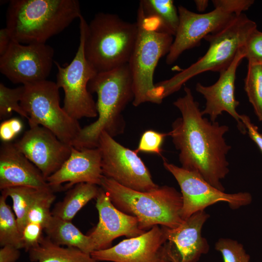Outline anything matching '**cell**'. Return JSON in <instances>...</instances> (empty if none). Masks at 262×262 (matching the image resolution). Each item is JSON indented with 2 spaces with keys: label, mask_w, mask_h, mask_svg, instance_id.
<instances>
[{
  "label": "cell",
  "mask_w": 262,
  "mask_h": 262,
  "mask_svg": "<svg viewBox=\"0 0 262 262\" xmlns=\"http://www.w3.org/2000/svg\"><path fill=\"white\" fill-rule=\"evenodd\" d=\"M12 40L6 28L1 29L0 30V56L6 52Z\"/></svg>",
  "instance_id": "cell-38"
},
{
  "label": "cell",
  "mask_w": 262,
  "mask_h": 262,
  "mask_svg": "<svg viewBox=\"0 0 262 262\" xmlns=\"http://www.w3.org/2000/svg\"><path fill=\"white\" fill-rule=\"evenodd\" d=\"M196 9L199 12L204 11L208 6L209 1L207 0H196L194 1Z\"/></svg>",
  "instance_id": "cell-39"
},
{
  "label": "cell",
  "mask_w": 262,
  "mask_h": 262,
  "mask_svg": "<svg viewBox=\"0 0 262 262\" xmlns=\"http://www.w3.org/2000/svg\"><path fill=\"white\" fill-rule=\"evenodd\" d=\"M82 16L77 0H11L5 27L13 41L46 43Z\"/></svg>",
  "instance_id": "cell-3"
},
{
  "label": "cell",
  "mask_w": 262,
  "mask_h": 262,
  "mask_svg": "<svg viewBox=\"0 0 262 262\" xmlns=\"http://www.w3.org/2000/svg\"><path fill=\"white\" fill-rule=\"evenodd\" d=\"M23 86L20 105L28 116L29 126L45 127L73 147L82 128L60 106L56 82L46 80Z\"/></svg>",
  "instance_id": "cell-8"
},
{
  "label": "cell",
  "mask_w": 262,
  "mask_h": 262,
  "mask_svg": "<svg viewBox=\"0 0 262 262\" xmlns=\"http://www.w3.org/2000/svg\"><path fill=\"white\" fill-rule=\"evenodd\" d=\"M38 189L28 186H16L5 188L1 195L10 196L19 230L22 231L27 224L28 213Z\"/></svg>",
  "instance_id": "cell-26"
},
{
  "label": "cell",
  "mask_w": 262,
  "mask_h": 262,
  "mask_svg": "<svg viewBox=\"0 0 262 262\" xmlns=\"http://www.w3.org/2000/svg\"><path fill=\"white\" fill-rule=\"evenodd\" d=\"M51 188L38 189L30 207L27 223L41 225L44 229L52 216L51 206L56 196Z\"/></svg>",
  "instance_id": "cell-28"
},
{
  "label": "cell",
  "mask_w": 262,
  "mask_h": 262,
  "mask_svg": "<svg viewBox=\"0 0 262 262\" xmlns=\"http://www.w3.org/2000/svg\"><path fill=\"white\" fill-rule=\"evenodd\" d=\"M43 230L44 228L39 224L33 222L27 223L22 233L24 249L27 252L39 244L43 236Z\"/></svg>",
  "instance_id": "cell-33"
},
{
  "label": "cell",
  "mask_w": 262,
  "mask_h": 262,
  "mask_svg": "<svg viewBox=\"0 0 262 262\" xmlns=\"http://www.w3.org/2000/svg\"><path fill=\"white\" fill-rule=\"evenodd\" d=\"M14 144L47 179L57 171L69 157L72 147L41 126L30 127Z\"/></svg>",
  "instance_id": "cell-15"
},
{
  "label": "cell",
  "mask_w": 262,
  "mask_h": 262,
  "mask_svg": "<svg viewBox=\"0 0 262 262\" xmlns=\"http://www.w3.org/2000/svg\"><path fill=\"white\" fill-rule=\"evenodd\" d=\"M138 32L128 64L131 73L135 107L145 102L156 103L153 77L160 59L168 53L173 36L159 31L145 15L139 4L137 21Z\"/></svg>",
  "instance_id": "cell-7"
},
{
  "label": "cell",
  "mask_w": 262,
  "mask_h": 262,
  "mask_svg": "<svg viewBox=\"0 0 262 262\" xmlns=\"http://www.w3.org/2000/svg\"><path fill=\"white\" fill-rule=\"evenodd\" d=\"M256 29V23L242 13L222 29L206 36L204 39L209 42V47L202 57L169 79L155 84L158 104L197 75L208 71L220 72L227 68Z\"/></svg>",
  "instance_id": "cell-5"
},
{
  "label": "cell",
  "mask_w": 262,
  "mask_h": 262,
  "mask_svg": "<svg viewBox=\"0 0 262 262\" xmlns=\"http://www.w3.org/2000/svg\"><path fill=\"white\" fill-rule=\"evenodd\" d=\"M98 147L104 177L137 191L149 192L159 186L135 150L122 146L105 131L99 136Z\"/></svg>",
  "instance_id": "cell-10"
},
{
  "label": "cell",
  "mask_w": 262,
  "mask_h": 262,
  "mask_svg": "<svg viewBox=\"0 0 262 262\" xmlns=\"http://www.w3.org/2000/svg\"><path fill=\"white\" fill-rule=\"evenodd\" d=\"M248 62L262 65V32L256 29L249 36L244 47Z\"/></svg>",
  "instance_id": "cell-32"
},
{
  "label": "cell",
  "mask_w": 262,
  "mask_h": 262,
  "mask_svg": "<svg viewBox=\"0 0 262 262\" xmlns=\"http://www.w3.org/2000/svg\"><path fill=\"white\" fill-rule=\"evenodd\" d=\"M166 242L164 227L156 225L109 248L94 251L91 255L99 262H170Z\"/></svg>",
  "instance_id": "cell-14"
},
{
  "label": "cell",
  "mask_w": 262,
  "mask_h": 262,
  "mask_svg": "<svg viewBox=\"0 0 262 262\" xmlns=\"http://www.w3.org/2000/svg\"><path fill=\"white\" fill-rule=\"evenodd\" d=\"M240 118L244 124L249 136L262 152V133L259 131L258 127L252 123L249 117L246 115H240Z\"/></svg>",
  "instance_id": "cell-36"
},
{
  "label": "cell",
  "mask_w": 262,
  "mask_h": 262,
  "mask_svg": "<svg viewBox=\"0 0 262 262\" xmlns=\"http://www.w3.org/2000/svg\"><path fill=\"white\" fill-rule=\"evenodd\" d=\"M215 248L221 253L223 262H250L243 246L236 240L220 238L215 243Z\"/></svg>",
  "instance_id": "cell-30"
},
{
  "label": "cell",
  "mask_w": 262,
  "mask_h": 262,
  "mask_svg": "<svg viewBox=\"0 0 262 262\" xmlns=\"http://www.w3.org/2000/svg\"><path fill=\"white\" fill-rule=\"evenodd\" d=\"M16 186L51 188L41 172L14 143L2 142L0 147V189Z\"/></svg>",
  "instance_id": "cell-20"
},
{
  "label": "cell",
  "mask_w": 262,
  "mask_h": 262,
  "mask_svg": "<svg viewBox=\"0 0 262 262\" xmlns=\"http://www.w3.org/2000/svg\"><path fill=\"white\" fill-rule=\"evenodd\" d=\"M79 19L80 43L74 58L64 67L54 61L58 69L56 83L63 89L65 94L63 108L77 120L98 117L96 103L88 88L89 82L97 72L87 60L84 53L88 23L82 16Z\"/></svg>",
  "instance_id": "cell-9"
},
{
  "label": "cell",
  "mask_w": 262,
  "mask_h": 262,
  "mask_svg": "<svg viewBox=\"0 0 262 262\" xmlns=\"http://www.w3.org/2000/svg\"><path fill=\"white\" fill-rule=\"evenodd\" d=\"M23 124L17 118H12L0 125V138L2 142H10L23 129Z\"/></svg>",
  "instance_id": "cell-35"
},
{
  "label": "cell",
  "mask_w": 262,
  "mask_h": 262,
  "mask_svg": "<svg viewBox=\"0 0 262 262\" xmlns=\"http://www.w3.org/2000/svg\"><path fill=\"white\" fill-rule=\"evenodd\" d=\"M100 186L116 208L137 218L140 228L145 231L156 225L176 228L184 221L181 216V194L173 187L164 185L140 192L104 176Z\"/></svg>",
  "instance_id": "cell-4"
},
{
  "label": "cell",
  "mask_w": 262,
  "mask_h": 262,
  "mask_svg": "<svg viewBox=\"0 0 262 262\" xmlns=\"http://www.w3.org/2000/svg\"><path fill=\"white\" fill-rule=\"evenodd\" d=\"M178 10L179 25L165 59L169 65L184 51L198 45L206 36L225 27L237 16L219 8L205 14H197L180 5Z\"/></svg>",
  "instance_id": "cell-13"
},
{
  "label": "cell",
  "mask_w": 262,
  "mask_h": 262,
  "mask_svg": "<svg viewBox=\"0 0 262 262\" xmlns=\"http://www.w3.org/2000/svg\"><path fill=\"white\" fill-rule=\"evenodd\" d=\"M53 49L46 43L22 44L12 40L0 56V71L14 83L46 80L54 61Z\"/></svg>",
  "instance_id": "cell-12"
},
{
  "label": "cell",
  "mask_w": 262,
  "mask_h": 262,
  "mask_svg": "<svg viewBox=\"0 0 262 262\" xmlns=\"http://www.w3.org/2000/svg\"><path fill=\"white\" fill-rule=\"evenodd\" d=\"M245 57L243 47L239 50L230 65L219 72V79L215 83L207 86L198 82L196 86V91L206 99L202 115H209L210 121L215 122L219 115L226 112L236 120L237 128L243 134H246L247 131L236 111L239 102L235 99L234 90L236 70Z\"/></svg>",
  "instance_id": "cell-16"
},
{
  "label": "cell",
  "mask_w": 262,
  "mask_h": 262,
  "mask_svg": "<svg viewBox=\"0 0 262 262\" xmlns=\"http://www.w3.org/2000/svg\"><path fill=\"white\" fill-rule=\"evenodd\" d=\"M89 91L97 95V119L82 128L73 147L78 149L98 147L100 134L114 137L122 134L125 122L122 112L133 101L131 73L128 63L113 70L97 73L90 81Z\"/></svg>",
  "instance_id": "cell-2"
},
{
  "label": "cell",
  "mask_w": 262,
  "mask_h": 262,
  "mask_svg": "<svg viewBox=\"0 0 262 262\" xmlns=\"http://www.w3.org/2000/svg\"><path fill=\"white\" fill-rule=\"evenodd\" d=\"M136 22L122 19L114 14L97 13L87 24L85 57L97 73L128 64L137 39Z\"/></svg>",
  "instance_id": "cell-6"
},
{
  "label": "cell",
  "mask_w": 262,
  "mask_h": 262,
  "mask_svg": "<svg viewBox=\"0 0 262 262\" xmlns=\"http://www.w3.org/2000/svg\"><path fill=\"white\" fill-rule=\"evenodd\" d=\"M209 217L205 211H199L176 228L163 226L170 262H197L208 252L210 246L201 231Z\"/></svg>",
  "instance_id": "cell-18"
},
{
  "label": "cell",
  "mask_w": 262,
  "mask_h": 262,
  "mask_svg": "<svg viewBox=\"0 0 262 262\" xmlns=\"http://www.w3.org/2000/svg\"><path fill=\"white\" fill-rule=\"evenodd\" d=\"M163 165L174 176L180 188L183 200L181 216L183 220L218 202H226L231 209L235 210L250 204L252 201V196L248 192L226 193L211 185L195 172L164 159Z\"/></svg>",
  "instance_id": "cell-11"
},
{
  "label": "cell",
  "mask_w": 262,
  "mask_h": 262,
  "mask_svg": "<svg viewBox=\"0 0 262 262\" xmlns=\"http://www.w3.org/2000/svg\"><path fill=\"white\" fill-rule=\"evenodd\" d=\"M245 90L259 121H262V66L248 62Z\"/></svg>",
  "instance_id": "cell-27"
},
{
  "label": "cell",
  "mask_w": 262,
  "mask_h": 262,
  "mask_svg": "<svg viewBox=\"0 0 262 262\" xmlns=\"http://www.w3.org/2000/svg\"><path fill=\"white\" fill-rule=\"evenodd\" d=\"M33 262H99L91 254L71 246L63 247L42 236L39 244L28 251Z\"/></svg>",
  "instance_id": "cell-22"
},
{
  "label": "cell",
  "mask_w": 262,
  "mask_h": 262,
  "mask_svg": "<svg viewBox=\"0 0 262 262\" xmlns=\"http://www.w3.org/2000/svg\"><path fill=\"white\" fill-rule=\"evenodd\" d=\"M167 135V133L147 130L141 135L138 147L135 150L137 153H150L161 156L164 139Z\"/></svg>",
  "instance_id": "cell-31"
},
{
  "label": "cell",
  "mask_w": 262,
  "mask_h": 262,
  "mask_svg": "<svg viewBox=\"0 0 262 262\" xmlns=\"http://www.w3.org/2000/svg\"><path fill=\"white\" fill-rule=\"evenodd\" d=\"M24 86L11 88L0 83V118L10 116L15 112L27 120L28 116L20 105V101L24 92Z\"/></svg>",
  "instance_id": "cell-29"
},
{
  "label": "cell",
  "mask_w": 262,
  "mask_h": 262,
  "mask_svg": "<svg viewBox=\"0 0 262 262\" xmlns=\"http://www.w3.org/2000/svg\"><path fill=\"white\" fill-rule=\"evenodd\" d=\"M20 255L19 249L16 247L6 245L0 249V262H16Z\"/></svg>",
  "instance_id": "cell-37"
},
{
  "label": "cell",
  "mask_w": 262,
  "mask_h": 262,
  "mask_svg": "<svg viewBox=\"0 0 262 262\" xmlns=\"http://www.w3.org/2000/svg\"><path fill=\"white\" fill-rule=\"evenodd\" d=\"M7 198L2 195L0 196V245H10L19 249L24 248L22 234L16 217L6 202Z\"/></svg>",
  "instance_id": "cell-25"
},
{
  "label": "cell",
  "mask_w": 262,
  "mask_h": 262,
  "mask_svg": "<svg viewBox=\"0 0 262 262\" xmlns=\"http://www.w3.org/2000/svg\"><path fill=\"white\" fill-rule=\"evenodd\" d=\"M184 91V95L173 102L181 116L173 122L168 135L179 151L182 168L198 174L225 192L221 181L229 172L227 155L231 146L227 144L224 135L229 127L203 117L191 89L185 86Z\"/></svg>",
  "instance_id": "cell-1"
},
{
  "label": "cell",
  "mask_w": 262,
  "mask_h": 262,
  "mask_svg": "<svg viewBox=\"0 0 262 262\" xmlns=\"http://www.w3.org/2000/svg\"><path fill=\"white\" fill-rule=\"evenodd\" d=\"M144 14L156 23L160 31L175 36L179 25L178 10L172 0H142Z\"/></svg>",
  "instance_id": "cell-24"
},
{
  "label": "cell",
  "mask_w": 262,
  "mask_h": 262,
  "mask_svg": "<svg viewBox=\"0 0 262 262\" xmlns=\"http://www.w3.org/2000/svg\"><path fill=\"white\" fill-rule=\"evenodd\" d=\"M212 2L215 8H219L226 12L239 15L248 9L254 3V0H213Z\"/></svg>",
  "instance_id": "cell-34"
},
{
  "label": "cell",
  "mask_w": 262,
  "mask_h": 262,
  "mask_svg": "<svg viewBox=\"0 0 262 262\" xmlns=\"http://www.w3.org/2000/svg\"></svg>",
  "instance_id": "cell-40"
},
{
  "label": "cell",
  "mask_w": 262,
  "mask_h": 262,
  "mask_svg": "<svg viewBox=\"0 0 262 262\" xmlns=\"http://www.w3.org/2000/svg\"><path fill=\"white\" fill-rule=\"evenodd\" d=\"M44 230L50 241L58 245L76 247L90 254L95 251L91 238L71 221L52 215Z\"/></svg>",
  "instance_id": "cell-21"
},
{
  "label": "cell",
  "mask_w": 262,
  "mask_h": 262,
  "mask_svg": "<svg viewBox=\"0 0 262 262\" xmlns=\"http://www.w3.org/2000/svg\"><path fill=\"white\" fill-rule=\"evenodd\" d=\"M101 168V156L98 147L78 149L72 147L71 153L61 167L47 179L54 191L77 184L89 183L100 185L103 177Z\"/></svg>",
  "instance_id": "cell-19"
},
{
  "label": "cell",
  "mask_w": 262,
  "mask_h": 262,
  "mask_svg": "<svg viewBox=\"0 0 262 262\" xmlns=\"http://www.w3.org/2000/svg\"><path fill=\"white\" fill-rule=\"evenodd\" d=\"M96 201L98 222L87 234L95 251L111 247L113 241L118 237L125 236L130 238L146 232L140 228L136 217L122 212L113 205L101 187Z\"/></svg>",
  "instance_id": "cell-17"
},
{
  "label": "cell",
  "mask_w": 262,
  "mask_h": 262,
  "mask_svg": "<svg viewBox=\"0 0 262 262\" xmlns=\"http://www.w3.org/2000/svg\"><path fill=\"white\" fill-rule=\"evenodd\" d=\"M98 185L81 183L70 189L62 200L57 203L51 211L52 216L71 221L88 202L96 199L99 191Z\"/></svg>",
  "instance_id": "cell-23"
}]
</instances>
